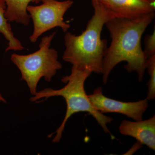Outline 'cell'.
Returning a JSON list of instances; mask_svg holds the SVG:
<instances>
[{"label":"cell","instance_id":"6da1fadb","mask_svg":"<svg viewBox=\"0 0 155 155\" xmlns=\"http://www.w3.org/2000/svg\"><path fill=\"white\" fill-rule=\"evenodd\" d=\"M155 13L137 18H114L105 24L111 41L103 61V81L106 84L113 69L122 62L125 69L135 72L141 82L146 70L147 58L141 46V38L155 18Z\"/></svg>","mask_w":155,"mask_h":155},{"label":"cell","instance_id":"7a4b0ae2","mask_svg":"<svg viewBox=\"0 0 155 155\" xmlns=\"http://www.w3.org/2000/svg\"><path fill=\"white\" fill-rule=\"evenodd\" d=\"M91 2L94 14L85 30L78 35L66 32L63 59L72 67L100 74L108 48L107 40L101 38L102 31L106 22L115 17L97 0H92Z\"/></svg>","mask_w":155,"mask_h":155},{"label":"cell","instance_id":"3957f363","mask_svg":"<svg viewBox=\"0 0 155 155\" xmlns=\"http://www.w3.org/2000/svg\"><path fill=\"white\" fill-rule=\"evenodd\" d=\"M92 72L84 68L72 67L70 75L64 76L61 81L66 84L64 87L60 89L45 88L37 92L36 94L30 98L31 102H36L41 99H48L51 97H63L67 104V111L64 120L60 127L55 133L49 136L51 137L56 134L53 140L54 143H58L62 138L65 125L68 119L76 113L86 112L92 116L102 128L106 133L109 134L111 137H114L110 133L107 125L113 122V119L105 116L97 110L90 101L84 88L85 81Z\"/></svg>","mask_w":155,"mask_h":155},{"label":"cell","instance_id":"277c9868","mask_svg":"<svg viewBox=\"0 0 155 155\" xmlns=\"http://www.w3.org/2000/svg\"><path fill=\"white\" fill-rule=\"evenodd\" d=\"M56 33L43 37L39 45V49L36 52L28 55L15 53L11 55V61L19 69L21 80L27 84L32 96L37 92L38 84L42 78L50 82L57 71L62 68L58 60V51L50 48Z\"/></svg>","mask_w":155,"mask_h":155},{"label":"cell","instance_id":"5b68a950","mask_svg":"<svg viewBox=\"0 0 155 155\" xmlns=\"http://www.w3.org/2000/svg\"><path fill=\"white\" fill-rule=\"evenodd\" d=\"M39 5H29L27 12L33 22V33L29 37L31 43L36 42L43 34L55 27H60L64 32L70 25L64 20L65 13L73 4L72 0H42Z\"/></svg>","mask_w":155,"mask_h":155},{"label":"cell","instance_id":"8992f818","mask_svg":"<svg viewBox=\"0 0 155 155\" xmlns=\"http://www.w3.org/2000/svg\"><path fill=\"white\" fill-rule=\"evenodd\" d=\"M88 98L97 110L102 114L118 113L139 121L143 119V115L148 107L146 98L135 102H123L105 96L102 89L98 87L93 94L87 95Z\"/></svg>","mask_w":155,"mask_h":155},{"label":"cell","instance_id":"52a82bcc","mask_svg":"<svg viewBox=\"0 0 155 155\" xmlns=\"http://www.w3.org/2000/svg\"><path fill=\"white\" fill-rule=\"evenodd\" d=\"M115 18L131 19L155 13V0H97Z\"/></svg>","mask_w":155,"mask_h":155},{"label":"cell","instance_id":"ba28073f","mask_svg":"<svg viewBox=\"0 0 155 155\" xmlns=\"http://www.w3.org/2000/svg\"><path fill=\"white\" fill-rule=\"evenodd\" d=\"M119 131L122 135L133 137L141 144L155 151V116L145 120H123L119 126Z\"/></svg>","mask_w":155,"mask_h":155},{"label":"cell","instance_id":"9c48e42d","mask_svg":"<svg viewBox=\"0 0 155 155\" xmlns=\"http://www.w3.org/2000/svg\"><path fill=\"white\" fill-rule=\"evenodd\" d=\"M5 2L6 18L9 22H15L24 25H28L30 16L27 8L29 3L38 4L42 0H4Z\"/></svg>","mask_w":155,"mask_h":155},{"label":"cell","instance_id":"30bf717a","mask_svg":"<svg viewBox=\"0 0 155 155\" xmlns=\"http://www.w3.org/2000/svg\"><path fill=\"white\" fill-rule=\"evenodd\" d=\"M6 8L4 0H0V33L3 35L8 42L6 51H20L24 49L20 41L14 36L11 24L5 16Z\"/></svg>","mask_w":155,"mask_h":155},{"label":"cell","instance_id":"8fae6325","mask_svg":"<svg viewBox=\"0 0 155 155\" xmlns=\"http://www.w3.org/2000/svg\"><path fill=\"white\" fill-rule=\"evenodd\" d=\"M150 76L148 83V91L146 99L148 101L155 98V55L147 58L146 69Z\"/></svg>","mask_w":155,"mask_h":155},{"label":"cell","instance_id":"7c38bea8","mask_svg":"<svg viewBox=\"0 0 155 155\" xmlns=\"http://www.w3.org/2000/svg\"><path fill=\"white\" fill-rule=\"evenodd\" d=\"M145 48L143 52L147 58L155 55V29L150 35H147L145 38Z\"/></svg>","mask_w":155,"mask_h":155},{"label":"cell","instance_id":"4fadbf2b","mask_svg":"<svg viewBox=\"0 0 155 155\" xmlns=\"http://www.w3.org/2000/svg\"><path fill=\"white\" fill-rule=\"evenodd\" d=\"M0 102H2L6 103H7V101L4 98V97L2 96V95L0 94Z\"/></svg>","mask_w":155,"mask_h":155}]
</instances>
